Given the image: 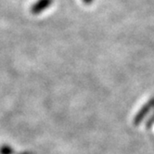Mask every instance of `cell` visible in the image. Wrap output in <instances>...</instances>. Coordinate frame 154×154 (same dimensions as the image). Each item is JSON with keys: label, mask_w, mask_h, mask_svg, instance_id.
<instances>
[{"label": "cell", "mask_w": 154, "mask_h": 154, "mask_svg": "<svg viewBox=\"0 0 154 154\" xmlns=\"http://www.w3.org/2000/svg\"><path fill=\"white\" fill-rule=\"evenodd\" d=\"M154 108V97H151L150 100L143 105L140 109L137 112V113L136 114L133 123L135 125H138L142 123V121L144 120V118L148 115V113L149 112L150 109H152Z\"/></svg>", "instance_id": "cell-1"}, {"label": "cell", "mask_w": 154, "mask_h": 154, "mask_svg": "<svg viewBox=\"0 0 154 154\" xmlns=\"http://www.w3.org/2000/svg\"><path fill=\"white\" fill-rule=\"evenodd\" d=\"M53 3V0H37L31 7V13L34 15H38L48 9Z\"/></svg>", "instance_id": "cell-2"}, {"label": "cell", "mask_w": 154, "mask_h": 154, "mask_svg": "<svg viewBox=\"0 0 154 154\" xmlns=\"http://www.w3.org/2000/svg\"><path fill=\"white\" fill-rule=\"evenodd\" d=\"M154 125V112L152 113V115L149 117V119L147 121V123H146V126H147V128H150V126L151 125Z\"/></svg>", "instance_id": "cell-3"}, {"label": "cell", "mask_w": 154, "mask_h": 154, "mask_svg": "<svg viewBox=\"0 0 154 154\" xmlns=\"http://www.w3.org/2000/svg\"><path fill=\"white\" fill-rule=\"evenodd\" d=\"M83 2L85 4H86V5H89V4H91L93 2V0H83Z\"/></svg>", "instance_id": "cell-4"}]
</instances>
